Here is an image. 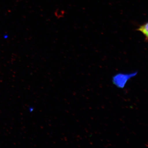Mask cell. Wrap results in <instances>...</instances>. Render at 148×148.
I'll return each instance as SVG.
<instances>
[{"instance_id":"cell-1","label":"cell","mask_w":148,"mask_h":148,"mask_svg":"<svg viewBox=\"0 0 148 148\" xmlns=\"http://www.w3.org/2000/svg\"><path fill=\"white\" fill-rule=\"evenodd\" d=\"M138 74V71L130 73H118L112 77V83L117 88L123 89L130 80L136 76Z\"/></svg>"},{"instance_id":"cell-2","label":"cell","mask_w":148,"mask_h":148,"mask_svg":"<svg viewBox=\"0 0 148 148\" xmlns=\"http://www.w3.org/2000/svg\"><path fill=\"white\" fill-rule=\"evenodd\" d=\"M136 30L139 32H140L143 33V35L145 37V40L147 41L148 34V22H146L145 23L140 25L139 26V28L136 29Z\"/></svg>"}]
</instances>
